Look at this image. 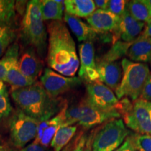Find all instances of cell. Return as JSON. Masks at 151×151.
I'll use <instances>...</instances> for the list:
<instances>
[{
	"label": "cell",
	"instance_id": "6da1fadb",
	"mask_svg": "<svg viewBox=\"0 0 151 151\" xmlns=\"http://www.w3.org/2000/svg\"><path fill=\"white\" fill-rule=\"evenodd\" d=\"M48 46L47 64L50 69L67 77H74L80 61L74 40L64 21H50L47 25Z\"/></svg>",
	"mask_w": 151,
	"mask_h": 151
},
{
	"label": "cell",
	"instance_id": "7a4b0ae2",
	"mask_svg": "<svg viewBox=\"0 0 151 151\" xmlns=\"http://www.w3.org/2000/svg\"><path fill=\"white\" fill-rule=\"evenodd\" d=\"M11 95L20 110L40 122L54 117L66 104L59 98L52 97L37 81L32 86L11 90Z\"/></svg>",
	"mask_w": 151,
	"mask_h": 151
},
{
	"label": "cell",
	"instance_id": "3957f363",
	"mask_svg": "<svg viewBox=\"0 0 151 151\" xmlns=\"http://www.w3.org/2000/svg\"><path fill=\"white\" fill-rule=\"evenodd\" d=\"M20 37L26 46L32 47L41 58L47 48L48 32L43 23L39 0L28 1L22 20Z\"/></svg>",
	"mask_w": 151,
	"mask_h": 151
},
{
	"label": "cell",
	"instance_id": "277c9868",
	"mask_svg": "<svg viewBox=\"0 0 151 151\" xmlns=\"http://www.w3.org/2000/svg\"><path fill=\"white\" fill-rule=\"evenodd\" d=\"M121 67L123 76L115 90L116 96L118 99L125 97L134 101L141 97L143 87L150 75V69L145 63L132 62L126 58L122 60Z\"/></svg>",
	"mask_w": 151,
	"mask_h": 151
},
{
	"label": "cell",
	"instance_id": "5b68a950",
	"mask_svg": "<svg viewBox=\"0 0 151 151\" xmlns=\"http://www.w3.org/2000/svg\"><path fill=\"white\" fill-rule=\"evenodd\" d=\"M120 116V113L116 110H100L90 104L84 98L76 104L69 108L68 107L62 127L74 125L76 123H78L83 127L90 129L112 119L119 118Z\"/></svg>",
	"mask_w": 151,
	"mask_h": 151
},
{
	"label": "cell",
	"instance_id": "8992f818",
	"mask_svg": "<svg viewBox=\"0 0 151 151\" xmlns=\"http://www.w3.org/2000/svg\"><path fill=\"white\" fill-rule=\"evenodd\" d=\"M129 133L122 119L109 120L97 130L92 138V150H116L129 137Z\"/></svg>",
	"mask_w": 151,
	"mask_h": 151
},
{
	"label": "cell",
	"instance_id": "52a82bcc",
	"mask_svg": "<svg viewBox=\"0 0 151 151\" xmlns=\"http://www.w3.org/2000/svg\"><path fill=\"white\" fill-rule=\"evenodd\" d=\"M40 122L35 120L20 109L14 113L9 120V132L11 145L16 149H22L35 139Z\"/></svg>",
	"mask_w": 151,
	"mask_h": 151
},
{
	"label": "cell",
	"instance_id": "ba28073f",
	"mask_svg": "<svg viewBox=\"0 0 151 151\" xmlns=\"http://www.w3.org/2000/svg\"><path fill=\"white\" fill-rule=\"evenodd\" d=\"M126 127L139 134L151 135V102L141 98L122 113Z\"/></svg>",
	"mask_w": 151,
	"mask_h": 151
},
{
	"label": "cell",
	"instance_id": "9c48e42d",
	"mask_svg": "<svg viewBox=\"0 0 151 151\" xmlns=\"http://www.w3.org/2000/svg\"><path fill=\"white\" fill-rule=\"evenodd\" d=\"M81 79L79 77H67L50 69H45L40 77V83L45 90L53 98L80 86Z\"/></svg>",
	"mask_w": 151,
	"mask_h": 151
},
{
	"label": "cell",
	"instance_id": "30bf717a",
	"mask_svg": "<svg viewBox=\"0 0 151 151\" xmlns=\"http://www.w3.org/2000/svg\"><path fill=\"white\" fill-rule=\"evenodd\" d=\"M86 99L93 106L103 111H118L120 104L113 90L100 81L88 84Z\"/></svg>",
	"mask_w": 151,
	"mask_h": 151
},
{
	"label": "cell",
	"instance_id": "8fae6325",
	"mask_svg": "<svg viewBox=\"0 0 151 151\" xmlns=\"http://www.w3.org/2000/svg\"><path fill=\"white\" fill-rule=\"evenodd\" d=\"M79 61L78 77L81 81H85L88 84L99 81L94 58L93 42L87 41L79 45Z\"/></svg>",
	"mask_w": 151,
	"mask_h": 151
},
{
	"label": "cell",
	"instance_id": "7c38bea8",
	"mask_svg": "<svg viewBox=\"0 0 151 151\" xmlns=\"http://www.w3.org/2000/svg\"><path fill=\"white\" fill-rule=\"evenodd\" d=\"M9 57V63L5 78V83L10 85L11 90L24 88L32 86L37 81L27 78L22 74L18 67L19 46L18 43H14L7 50Z\"/></svg>",
	"mask_w": 151,
	"mask_h": 151
},
{
	"label": "cell",
	"instance_id": "4fadbf2b",
	"mask_svg": "<svg viewBox=\"0 0 151 151\" xmlns=\"http://www.w3.org/2000/svg\"><path fill=\"white\" fill-rule=\"evenodd\" d=\"M145 26L144 22L136 20L125 9L120 16L116 31L113 32V43L118 41L119 39H122L124 42L133 43L142 32Z\"/></svg>",
	"mask_w": 151,
	"mask_h": 151
},
{
	"label": "cell",
	"instance_id": "5bb4252c",
	"mask_svg": "<svg viewBox=\"0 0 151 151\" xmlns=\"http://www.w3.org/2000/svg\"><path fill=\"white\" fill-rule=\"evenodd\" d=\"M18 67L22 74L37 81L43 70V62L32 47L26 46L19 54Z\"/></svg>",
	"mask_w": 151,
	"mask_h": 151
},
{
	"label": "cell",
	"instance_id": "9a60e30c",
	"mask_svg": "<svg viewBox=\"0 0 151 151\" xmlns=\"http://www.w3.org/2000/svg\"><path fill=\"white\" fill-rule=\"evenodd\" d=\"M67 108L68 105L66 103L60 112L56 114V116L49 120L41 122L39 124L37 136L34 141L47 148L51 143L58 130L62 127V124L65 120V115Z\"/></svg>",
	"mask_w": 151,
	"mask_h": 151
},
{
	"label": "cell",
	"instance_id": "2e32d148",
	"mask_svg": "<svg viewBox=\"0 0 151 151\" xmlns=\"http://www.w3.org/2000/svg\"><path fill=\"white\" fill-rule=\"evenodd\" d=\"M120 17L106 10L96 9L95 11L86 18L90 26L97 33L114 32L118 27Z\"/></svg>",
	"mask_w": 151,
	"mask_h": 151
},
{
	"label": "cell",
	"instance_id": "e0dca14e",
	"mask_svg": "<svg viewBox=\"0 0 151 151\" xmlns=\"http://www.w3.org/2000/svg\"><path fill=\"white\" fill-rule=\"evenodd\" d=\"M97 65L100 82L116 90L121 81L122 68L118 62H107L99 59Z\"/></svg>",
	"mask_w": 151,
	"mask_h": 151
},
{
	"label": "cell",
	"instance_id": "ac0fdd59",
	"mask_svg": "<svg viewBox=\"0 0 151 151\" xmlns=\"http://www.w3.org/2000/svg\"><path fill=\"white\" fill-rule=\"evenodd\" d=\"M64 20L80 42H92L97 38L98 34L97 32L79 18L65 13Z\"/></svg>",
	"mask_w": 151,
	"mask_h": 151
},
{
	"label": "cell",
	"instance_id": "d6986e66",
	"mask_svg": "<svg viewBox=\"0 0 151 151\" xmlns=\"http://www.w3.org/2000/svg\"><path fill=\"white\" fill-rule=\"evenodd\" d=\"M127 55L132 62L151 64V37L136 39Z\"/></svg>",
	"mask_w": 151,
	"mask_h": 151
},
{
	"label": "cell",
	"instance_id": "ffe728a7",
	"mask_svg": "<svg viewBox=\"0 0 151 151\" xmlns=\"http://www.w3.org/2000/svg\"><path fill=\"white\" fill-rule=\"evenodd\" d=\"M64 4L65 13L77 18H87L96 10L92 0H66Z\"/></svg>",
	"mask_w": 151,
	"mask_h": 151
},
{
	"label": "cell",
	"instance_id": "44dd1931",
	"mask_svg": "<svg viewBox=\"0 0 151 151\" xmlns=\"http://www.w3.org/2000/svg\"><path fill=\"white\" fill-rule=\"evenodd\" d=\"M65 1L57 0H41L40 3V11L43 21L48 20H62L63 11L65 9Z\"/></svg>",
	"mask_w": 151,
	"mask_h": 151
},
{
	"label": "cell",
	"instance_id": "7402d4cb",
	"mask_svg": "<svg viewBox=\"0 0 151 151\" xmlns=\"http://www.w3.org/2000/svg\"><path fill=\"white\" fill-rule=\"evenodd\" d=\"M126 9L136 20L148 22L151 19V6L146 0H132L127 1Z\"/></svg>",
	"mask_w": 151,
	"mask_h": 151
},
{
	"label": "cell",
	"instance_id": "603a6c76",
	"mask_svg": "<svg viewBox=\"0 0 151 151\" xmlns=\"http://www.w3.org/2000/svg\"><path fill=\"white\" fill-rule=\"evenodd\" d=\"M76 130L77 125L60 127L50 143V146L54 151H62L72 140Z\"/></svg>",
	"mask_w": 151,
	"mask_h": 151
},
{
	"label": "cell",
	"instance_id": "cb8c5ba5",
	"mask_svg": "<svg viewBox=\"0 0 151 151\" xmlns=\"http://www.w3.org/2000/svg\"><path fill=\"white\" fill-rule=\"evenodd\" d=\"M132 43H126L120 41H116L113 43L110 50L99 59L107 62H116L117 60L120 59L127 53L128 50Z\"/></svg>",
	"mask_w": 151,
	"mask_h": 151
},
{
	"label": "cell",
	"instance_id": "d4e9b609",
	"mask_svg": "<svg viewBox=\"0 0 151 151\" xmlns=\"http://www.w3.org/2000/svg\"><path fill=\"white\" fill-rule=\"evenodd\" d=\"M16 38V31L10 24L0 25V58L4 55Z\"/></svg>",
	"mask_w": 151,
	"mask_h": 151
},
{
	"label": "cell",
	"instance_id": "484cf974",
	"mask_svg": "<svg viewBox=\"0 0 151 151\" xmlns=\"http://www.w3.org/2000/svg\"><path fill=\"white\" fill-rule=\"evenodd\" d=\"M16 14V1L0 0V25H8Z\"/></svg>",
	"mask_w": 151,
	"mask_h": 151
},
{
	"label": "cell",
	"instance_id": "4316f807",
	"mask_svg": "<svg viewBox=\"0 0 151 151\" xmlns=\"http://www.w3.org/2000/svg\"><path fill=\"white\" fill-rule=\"evenodd\" d=\"M12 112L6 88L0 90V122L8 118Z\"/></svg>",
	"mask_w": 151,
	"mask_h": 151
},
{
	"label": "cell",
	"instance_id": "83f0119b",
	"mask_svg": "<svg viewBox=\"0 0 151 151\" xmlns=\"http://www.w3.org/2000/svg\"><path fill=\"white\" fill-rule=\"evenodd\" d=\"M127 3L124 0H109L106 11L120 17L125 11Z\"/></svg>",
	"mask_w": 151,
	"mask_h": 151
},
{
	"label": "cell",
	"instance_id": "f1b7e54d",
	"mask_svg": "<svg viewBox=\"0 0 151 151\" xmlns=\"http://www.w3.org/2000/svg\"><path fill=\"white\" fill-rule=\"evenodd\" d=\"M135 144L138 151H151V135H134Z\"/></svg>",
	"mask_w": 151,
	"mask_h": 151
},
{
	"label": "cell",
	"instance_id": "f546056e",
	"mask_svg": "<svg viewBox=\"0 0 151 151\" xmlns=\"http://www.w3.org/2000/svg\"><path fill=\"white\" fill-rule=\"evenodd\" d=\"M114 151H138L135 144L134 135L129 136L121 146Z\"/></svg>",
	"mask_w": 151,
	"mask_h": 151
},
{
	"label": "cell",
	"instance_id": "4dcf8cb0",
	"mask_svg": "<svg viewBox=\"0 0 151 151\" xmlns=\"http://www.w3.org/2000/svg\"><path fill=\"white\" fill-rule=\"evenodd\" d=\"M9 63V57L6 52L3 58L0 60V80L5 82V78L6 76Z\"/></svg>",
	"mask_w": 151,
	"mask_h": 151
},
{
	"label": "cell",
	"instance_id": "1f68e13d",
	"mask_svg": "<svg viewBox=\"0 0 151 151\" xmlns=\"http://www.w3.org/2000/svg\"><path fill=\"white\" fill-rule=\"evenodd\" d=\"M140 98L151 102V74L147 79Z\"/></svg>",
	"mask_w": 151,
	"mask_h": 151
},
{
	"label": "cell",
	"instance_id": "d6a6232c",
	"mask_svg": "<svg viewBox=\"0 0 151 151\" xmlns=\"http://www.w3.org/2000/svg\"><path fill=\"white\" fill-rule=\"evenodd\" d=\"M87 139H88V138L86 137V134L83 132H81L80 137H79L78 141L76 143L73 151H85Z\"/></svg>",
	"mask_w": 151,
	"mask_h": 151
},
{
	"label": "cell",
	"instance_id": "836d02e7",
	"mask_svg": "<svg viewBox=\"0 0 151 151\" xmlns=\"http://www.w3.org/2000/svg\"><path fill=\"white\" fill-rule=\"evenodd\" d=\"M47 148L43 146L40 143L34 141L32 143L24 147L20 151H47Z\"/></svg>",
	"mask_w": 151,
	"mask_h": 151
},
{
	"label": "cell",
	"instance_id": "e575fe53",
	"mask_svg": "<svg viewBox=\"0 0 151 151\" xmlns=\"http://www.w3.org/2000/svg\"><path fill=\"white\" fill-rule=\"evenodd\" d=\"M148 37H151V19L150 21L147 23V25L145 26L143 31L137 39H144V38Z\"/></svg>",
	"mask_w": 151,
	"mask_h": 151
},
{
	"label": "cell",
	"instance_id": "d590c367",
	"mask_svg": "<svg viewBox=\"0 0 151 151\" xmlns=\"http://www.w3.org/2000/svg\"><path fill=\"white\" fill-rule=\"evenodd\" d=\"M96 9L100 10H107L109 0H95L94 1Z\"/></svg>",
	"mask_w": 151,
	"mask_h": 151
},
{
	"label": "cell",
	"instance_id": "8d00e7d4",
	"mask_svg": "<svg viewBox=\"0 0 151 151\" xmlns=\"http://www.w3.org/2000/svg\"><path fill=\"white\" fill-rule=\"evenodd\" d=\"M80 134H79L78 135H77L76 137L74 139H73V140H71V142L69 143L67 146L65 147V148L62 149V151H73V148H74V146H75L76 143L79 137H80Z\"/></svg>",
	"mask_w": 151,
	"mask_h": 151
},
{
	"label": "cell",
	"instance_id": "74e56055",
	"mask_svg": "<svg viewBox=\"0 0 151 151\" xmlns=\"http://www.w3.org/2000/svg\"><path fill=\"white\" fill-rule=\"evenodd\" d=\"M0 151H18L14 146H11L7 144L0 145Z\"/></svg>",
	"mask_w": 151,
	"mask_h": 151
},
{
	"label": "cell",
	"instance_id": "f35d334b",
	"mask_svg": "<svg viewBox=\"0 0 151 151\" xmlns=\"http://www.w3.org/2000/svg\"><path fill=\"white\" fill-rule=\"evenodd\" d=\"M85 151H92V137H90L87 139Z\"/></svg>",
	"mask_w": 151,
	"mask_h": 151
},
{
	"label": "cell",
	"instance_id": "ab89813d",
	"mask_svg": "<svg viewBox=\"0 0 151 151\" xmlns=\"http://www.w3.org/2000/svg\"><path fill=\"white\" fill-rule=\"evenodd\" d=\"M146 1L151 6V0H146Z\"/></svg>",
	"mask_w": 151,
	"mask_h": 151
}]
</instances>
